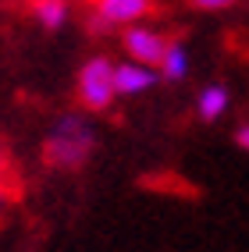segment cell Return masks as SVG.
Returning a JSON list of instances; mask_svg holds the SVG:
<instances>
[{
    "instance_id": "obj_11",
    "label": "cell",
    "mask_w": 249,
    "mask_h": 252,
    "mask_svg": "<svg viewBox=\"0 0 249 252\" xmlns=\"http://www.w3.org/2000/svg\"><path fill=\"white\" fill-rule=\"evenodd\" d=\"M235 146H239V149H246V153H249V121L235 128Z\"/></svg>"
},
{
    "instance_id": "obj_1",
    "label": "cell",
    "mask_w": 249,
    "mask_h": 252,
    "mask_svg": "<svg viewBox=\"0 0 249 252\" xmlns=\"http://www.w3.org/2000/svg\"><path fill=\"white\" fill-rule=\"evenodd\" d=\"M93 142L96 139H93V128H89L86 117L64 114L57 121V128H54V135L43 146V163L57 167V171H78V167L89 160Z\"/></svg>"
},
{
    "instance_id": "obj_6",
    "label": "cell",
    "mask_w": 249,
    "mask_h": 252,
    "mask_svg": "<svg viewBox=\"0 0 249 252\" xmlns=\"http://www.w3.org/2000/svg\"><path fill=\"white\" fill-rule=\"evenodd\" d=\"M32 18H36L43 29H61L64 22H68V11H71V0H32L29 4Z\"/></svg>"
},
{
    "instance_id": "obj_4",
    "label": "cell",
    "mask_w": 249,
    "mask_h": 252,
    "mask_svg": "<svg viewBox=\"0 0 249 252\" xmlns=\"http://www.w3.org/2000/svg\"><path fill=\"white\" fill-rule=\"evenodd\" d=\"M93 11L104 14L110 25H136L153 11V0H93Z\"/></svg>"
},
{
    "instance_id": "obj_5",
    "label": "cell",
    "mask_w": 249,
    "mask_h": 252,
    "mask_svg": "<svg viewBox=\"0 0 249 252\" xmlns=\"http://www.w3.org/2000/svg\"><path fill=\"white\" fill-rule=\"evenodd\" d=\"M157 82V75L146 68V64H136V61H128V64H118L114 68V89H118L121 96H136V93H146L149 86Z\"/></svg>"
},
{
    "instance_id": "obj_8",
    "label": "cell",
    "mask_w": 249,
    "mask_h": 252,
    "mask_svg": "<svg viewBox=\"0 0 249 252\" xmlns=\"http://www.w3.org/2000/svg\"><path fill=\"white\" fill-rule=\"evenodd\" d=\"M160 71H164V78H171V82L185 78V71H189V54H185V46H181V43H171L168 57H164V64H160Z\"/></svg>"
},
{
    "instance_id": "obj_3",
    "label": "cell",
    "mask_w": 249,
    "mask_h": 252,
    "mask_svg": "<svg viewBox=\"0 0 249 252\" xmlns=\"http://www.w3.org/2000/svg\"><path fill=\"white\" fill-rule=\"evenodd\" d=\"M125 50H128V57L136 61V64L153 68V64H164V57H168V50H171V39L164 36V32H157V29L128 25V32H125Z\"/></svg>"
},
{
    "instance_id": "obj_9",
    "label": "cell",
    "mask_w": 249,
    "mask_h": 252,
    "mask_svg": "<svg viewBox=\"0 0 249 252\" xmlns=\"http://www.w3.org/2000/svg\"><path fill=\"white\" fill-rule=\"evenodd\" d=\"M86 29L93 32V36H107V32H114V25L104 18V14H96L93 7H89V14H86Z\"/></svg>"
},
{
    "instance_id": "obj_12",
    "label": "cell",
    "mask_w": 249,
    "mask_h": 252,
    "mask_svg": "<svg viewBox=\"0 0 249 252\" xmlns=\"http://www.w3.org/2000/svg\"><path fill=\"white\" fill-rule=\"evenodd\" d=\"M7 178H11V160H7V153H4V146H0V189H4Z\"/></svg>"
},
{
    "instance_id": "obj_2",
    "label": "cell",
    "mask_w": 249,
    "mask_h": 252,
    "mask_svg": "<svg viewBox=\"0 0 249 252\" xmlns=\"http://www.w3.org/2000/svg\"><path fill=\"white\" fill-rule=\"evenodd\" d=\"M114 96H118V89H114V64L107 57L86 61V68L78 71V103L93 114H100L114 103Z\"/></svg>"
},
{
    "instance_id": "obj_10",
    "label": "cell",
    "mask_w": 249,
    "mask_h": 252,
    "mask_svg": "<svg viewBox=\"0 0 249 252\" xmlns=\"http://www.w3.org/2000/svg\"><path fill=\"white\" fill-rule=\"evenodd\" d=\"M185 4H189L192 11H224V7H231V4H239V0H185Z\"/></svg>"
},
{
    "instance_id": "obj_7",
    "label": "cell",
    "mask_w": 249,
    "mask_h": 252,
    "mask_svg": "<svg viewBox=\"0 0 249 252\" xmlns=\"http://www.w3.org/2000/svg\"><path fill=\"white\" fill-rule=\"evenodd\" d=\"M196 110L203 121H217V117L228 110V89L224 86H207L196 99Z\"/></svg>"
}]
</instances>
